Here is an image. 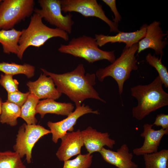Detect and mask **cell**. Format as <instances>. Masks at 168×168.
Masks as SVG:
<instances>
[{"mask_svg":"<svg viewBox=\"0 0 168 168\" xmlns=\"http://www.w3.org/2000/svg\"><path fill=\"white\" fill-rule=\"evenodd\" d=\"M22 31L17 55L21 59L26 50L30 46L39 48L54 37H59L65 41L69 39L68 34L67 32L57 28L48 27L43 23L41 17L35 13L31 16L27 27Z\"/></svg>","mask_w":168,"mask_h":168,"instance_id":"3957f363","label":"cell"},{"mask_svg":"<svg viewBox=\"0 0 168 168\" xmlns=\"http://www.w3.org/2000/svg\"><path fill=\"white\" fill-rule=\"evenodd\" d=\"M61 139L60 145L56 154L60 161H64L81 154V148L84 143L80 129L67 132Z\"/></svg>","mask_w":168,"mask_h":168,"instance_id":"4fadbf2b","label":"cell"},{"mask_svg":"<svg viewBox=\"0 0 168 168\" xmlns=\"http://www.w3.org/2000/svg\"><path fill=\"white\" fill-rule=\"evenodd\" d=\"M38 2L41 8L34 9L38 14L50 24L70 34L74 21L70 13L64 16L62 12L61 0H39Z\"/></svg>","mask_w":168,"mask_h":168,"instance_id":"ba28073f","label":"cell"},{"mask_svg":"<svg viewBox=\"0 0 168 168\" xmlns=\"http://www.w3.org/2000/svg\"><path fill=\"white\" fill-rule=\"evenodd\" d=\"M0 168H27L17 152L11 151L0 152Z\"/></svg>","mask_w":168,"mask_h":168,"instance_id":"cb8c5ba5","label":"cell"},{"mask_svg":"<svg viewBox=\"0 0 168 168\" xmlns=\"http://www.w3.org/2000/svg\"><path fill=\"white\" fill-rule=\"evenodd\" d=\"M145 168H168V150L144 155Z\"/></svg>","mask_w":168,"mask_h":168,"instance_id":"603a6c76","label":"cell"},{"mask_svg":"<svg viewBox=\"0 0 168 168\" xmlns=\"http://www.w3.org/2000/svg\"><path fill=\"white\" fill-rule=\"evenodd\" d=\"M2 99L1 97H0V114L1 113V107H2Z\"/></svg>","mask_w":168,"mask_h":168,"instance_id":"4dcf8cb0","label":"cell"},{"mask_svg":"<svg viewBox=\"0 0 168 168\" xmlns=\"http://www.w3.org/2000/svg\"><path fill=\"white\" fill-rule=\"evenodd\" d=\"M160 24V21H155L147 25L145 36L138 42V54L146 49H151L156 55L162 57L164 54L163 49L167 44L164 37L167 34L163 32Z\"/></svg>","mask_w":168,"mask_h":168,"instance_id":"8fae6325","label":"cell"},{"mask_svg":"<svg viewBox=\"0 0 168 168\" xmlns=\"http://www.w3.org/2000/svg\"><path fill=\"white\" fill-rule=\"evenodd\" d=\"M13 75L1 74L0 78V85L7 91V93L19 91V83L17 80L13 78Z\"/></svg>","mask_w":168,"mask_h":168,"instance_id":"4316f807","label":"cell"},{"mask_svg":"<svg viewBox=\"0 0 168 168\" xmlns=\"http://www.w3.org/2000/svg\"><path fill=\"white\" fill-rule=\"evenodd\" d=\"M30 94L29 91L24 93L19 91L8 93L7 100L21 107L26 101Z\"/></svg>","mask_w":168,"mask_h":168,"instance_id":"83f0119b","label":"cell"},{"mask_svg":"<svg viewBox=\"0 0 168 168\" xmlns=\"http://www.w3.org/2000/svg\"><path fill=\"white\" fill-rule=\"evenodd\" d=\"M84 145L88 153L91 154L99 152L105 146L112 149L115 144V141L110 137L108 133L98 131L91 127L81 131Z\"/></svg>","mask_w":168,"mask_h":168,"instance_id":"5bb4252c","label":"cell"},{"mask_svg":"<svg viewBox=\"0 0 168 168\" xmlns=\"http://www.w3.org/2000/svg\"><path fill=\"white\" fill-rule=\"evenodd\" d=\"M74 109V106L71 103L57 102L54 99H47L39 101L36 112L41 118L48 113L67 116L73 112Z\"/></svg>","mask_w":168,"mask_h":168,"instance_id":"ac0fdd59","label":"cell"},{"mask_svg":"<svg viewBox=\"0 0 168 168\" xmlns=\"http://www.w3.org/2000/svg\"><path fill=\"white\" fill-rule=\"evenodd\" d=\"M26 85L30 93L39 100L49 99L55 100L58 99L62 94L55 87L51 77H47L44 73L41 74L37 80L28 82Z\"/></svg>","mask_w":168,"mask_h":168,"instance_id":"9a60e30c","label":"cell"},{"mask_svg":"<svg viewBox=\"0 0 168 168\" xmlns=\"http://www.w3.org/2000/svg\"><path fill=\"white\" fill-rule=\"evenodd\" d=\"M153 124H145L140 136L144 139L142 145L133 149V152L137 156L143 155L157 152L161 141L163 136L168 133V129L161 128L155 130L152 128Z\"/></svg>","mask_w":168,"mask_h":168,"instance_id":"7c38bea8","label":"cell"},{"mask_svg":"<svg viewBox=\"0 0 168 168\" xmlns=\"http://www.w3.org/2000/svg\"><path fill=\"white\" fill-rule=\"evenodd\" d=\"M61 2L62 11L64 13L75 12L86 17L98 18L108 25L110 32L119 31L118 25L106 16L102 6L96 0H62Z\"/></svg>","mask_w":168,"mask_h":168,"instance_id":"9c48e42d","label":"cell"},{"mask_svg":"<svg viewBox=\"0 0 168 168\" xmlns=\"http://www.w3.org/2000/svg\"><path fill=\"white\" fill-rule=\"evenodd\" d=\"M35 70L34 66L27 63L20 64L14 63H9L3 62L0 63V71L5 74L13 76L23 74L27 77L30 78L34 75Z\"/></svg>","mask_w":168,"mask_h":168,"instance_id":"7402d4cb","label":"cell"},{"mask_svg":"<svg viewBox=\"0 0 168 168\" xmlns=\"http://www.w3.org/2000/svg\"><path fill=\"white\" fill-rule=\"evenodd\" d=\"M2 0H0V4L1 2H2Z\"/></svg>","mask_w":168,"mask_h":168,"instance_id":"1f68e13d","label":"cell"},{"mask_svg":"<svg viewBox=\"0 0 168 168\" xmlns=\"http://www.w3.org/2000/svg\"><path fill=\"white\" fill-rule=\"evenodd\" d=\"M99 152L106 162L118 168H138V165L132 161L133 155L126 144L122 145L116 151L103 147Z\"/></svg>","mask_w":168,"mask_h":168,"instance_id":"e0dca14e","label":"cell"},{"mask_svg":"<svg viewBox=\"0 0 168 168\" xmlns=\"http://www.w3.org/2000/svg\"><path fill=\"white\" fill-rule=\"evenodd\" d=\"M138 48V43L129 48L124 47L120 56L113 63L96 71V77L101 82L106 77H112L118 84L119 93L121 95L123 92L124 83L129 78L131 72L138 69L135 54Z\"/></svg>","mask_w":168,"mask_h":168,"instance_id":"277c9868","label":"cell"},{"mask_svg":"<svg viewBox=\"0 0 168 168\" xmlns=\"http://www.w3.org/2000/svg\"><path fill=\"white\" fill-rule=\"evenodd\" d=\"M147 25V24H144L139 30L133 32H126L119 31L117 34L114 36L96 34L95 38L100 47H101L108 43L123 42L126 44L125 47L128 48L138 43L145 37Z\"/></svg>","mask_w":168,"mask_h":168,"instance_id":"2e32d148","label":"cell"},{"mask_svg":"<svg viewBox=\"0 0 168 168\" xmlns=\"http://www.w3.org/2000/svg\"><path fill=\"white\" fill-rule=\"evenodd\" d=\"M98 47L95 38L83 35L72 38L67 44H61L58 50L62 53L82 58L89 63L103 59L111 63L115 61L114 50L105 51Z\"/></svg>","mask_w":168,"mask_h":168,"instance_id":"5b68a950","label":"cell"},{"mask_svg":"<svg viewBox=\"0 0 168 168\" xmlns=\"http://www.w3.org/2000/svg\"><path fill=\"white\" fill-rule=\"evenodd\" d=\"M102 1L110 8L114 15V18L113 19V21L115 24L118 25V22L121 20V17L117 10L116 6V0H102Z\"/></svg>","mask_w":168,"mask_h":168,"instance_id":"f1b7e54d","label":"cell"},{"mask_svg":"<svg viewBox=\"0 0 168 168\" xmlns=\"http://www.w3.org/2000/svg\"><path fill=\"white\" fill-rule=\"evenodd\" d=\"M161 57L159 59L155 55L148 53L146 57V60L148 64L154 67L158 73V76L163 85L166 88L168 87V72L166 67L161 62Z\"/></svg>","mask_w":168,"mask_h":168,"instance_id":"d4e9b609","label":"cell"},{"mask_svg":"<svg viewBox=\"0 0 168 168\" xmlns=\"http://www.w3.org/2000/svg\"><path fill=\"white\" fill-rule=\"evenodd\" d=\"M93 155L88 153L78 155L75 158L64 161L63 168H89L91 165Z\"/></svg>","mask_w":168,"mask_h":168,"instance_id":"484cf974","label":"cell"},{"mask_svg":"<svg viewBox=\"0 0 168 168\" xmlns=\"http://www.w3.org/2000/svg\"><path fill=\"white\" fill-rule=\"evenodd\" d=\"M33 0H4L0 4V30H8L32 15Z\"/></svg>","mask_w":168,"mask_h":168,"instance_id":"8992f818","label":"cell"},{"mask_svg":"<svg viewBox=\"0 0 168 168\" xmlns=\"http://www.w3.org/2000/svg\"><path fill=\"white\" fill-rule=\"evenodd\" d=\"M49 130L39 124H23L20 127L16 136L14 151L21 158L26 156L27 162H31L32 149L36 143L44 135L50 133Z\"/></svg>","mask_w":168,"mask_h":168,"instance_id":"52a82bcc","label":"cell"},{"mask_svg":"<svg viewBox=\"0 0 168 168\" xmlns=\"http://www.w3.org/2000/svg\"><path fill=\"white\" fill-rule=\"evenodd\" d=\"M39 99L32 94H29L27 99L21 107L20 117L29 125L36 124L37 120L35 117L36 109Z\"/></svg>","mask_w":168,"mask_h":168,"instance_id":"44dd1931","label":"cell"},{"mask_svg":"<svg viewBox=\"0 0 168 168\" xmlns=\"http://www.w3.org/2000/svg\"><path fill=\"white\" fill-rule=\"evenodd\" d=\"M152 124L153 125L161 126L164 129H168V115L164 114H157Z\"/></svg>","mask_w":168,"mask_h":168,"instance_id":"f546056e","label":"cell"},{"mask_svg":"<svg viewBox=\"0 0 168 168\" xmlns=\"http://www.w3.org/2000/svg\"><path fill=\"white\" fill-rule=\"evenodd\" d=\"M41 69L45 75L51 77L58 91L67 95L74 103L76 108L88 98L106 102L94 87L96 84L95 74L85 73L82 64H79L73 71L63 74H56L44 69Z\"/></svg>","mask_w":168,"mask_h":168,"instance_id":"6da1fadb","label":"cell"},{"mask_svg":"<svg viewBox=\"0 0 168 168\" xmlns=\"http://www.w3.org/2000/svg\"><path fill=\"white\" fill-rule=\"evenodd\" d=\"M88 113L100 114L98 110H93L89 106L83 104L76 107L74 111L65 119L55 122L49 121L47 125L52 134L53 142L56 143L68 131H73V127L77 119L82 115Z\"/></svg>","mask_w":168,"mask_h":168,"instance_id":"30bf717a","label":"cell"},{"mask_svg":"<svg viewBox=\"0 0 168 168\" xmlns=\"http://www.w3.org/2000/svg\"><path fill=\"white\" fill-rule=\"evenodd\" d=\"M21 114V107L7 100L2 103L0 122L11 127L15 126L17 124V119Z\"/></svg>","mask_w":168,"mask_h":168,"instance_id":"ffe728a7","label":"cell"},{"mask_svg":"<svg viewBox=\"0 0 168 168\" xmlns=\"http://www.w3.org/2000/svg\"><path fill=\"white\" fill-rule=\"evenodd\" d=\"M22 33V30H17L14 28L0 30V44L2 46L4 53L17 55L19 41Z\"/></svg>","mask_w":168,"mask_h":168,"instance_id":"d6986e66","label":"cell"},{"mask_svg":"<svg viewBox=\"0 0 168 168\" xmlns=\"http://www.w3.org/2000/svg\"><path fill=\"white\" fill-rule=\"evenodd\" d=\"M158 76L147 85H138L130 88L131 95L137 100L132 110L133 117L142 120L151 112L168 105V94L164 90Z\"/></svg>","mask_w":168,"mask_h":168,"instance_id":"7a4b0ae2","label":"cell"}]
</instances>
